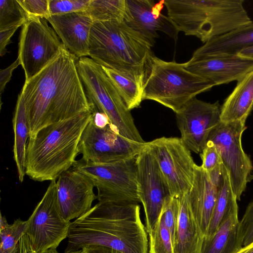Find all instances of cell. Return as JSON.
I'll list each match as a JSON object with an SVG mask.
<instances>
[{
    "label": "cell",
    "mask_w": 253,
    "mask_h": 253,
    "mask_svg": "<svg viewBox=\"0 0 253 253\" xmlns=\"http://www.w3.org/2000/svg\"><path fill=\"white\" fill-rule=\"evenodd\" d=\"M78 59L65 47L25 82L20 95L25 105L29 137L47 126L90 110L78 70Z\"/></svg>",
    "instance_id": "obj_1"
},
{
    "label": "cell",
    "mask_w": 253,
    "mask_h": 253,
    "mask_svg": "<svg viewBox=\"0 0 253 253\" xmlns=\"http://www.w3.org/2000/svg\"><path fill=\"white\" fill-rule=\"evenodd\" d=\"M147 234L138 204L98 202L71 222L64 253L89 245L122 253H148Z\"/></svg>",
    "instance_id": "obj_2"
},
{
    "label": "cell",
    "mask_w": 253,
    "mask_h": 253,
    "mask_svg": "<svg viewBox=\"0 0 253 253\" xmlns=\"http://www.w3.org/2000/svg\"><path fill=\"white\" fill-rule=\"evenodd\" d=\"M92 117L90 110L47 126L30 137L26 174L36 181H51L69 170L76 161L82 134Z\"/></svg>",
    "instance_id": "obj_3"
},
{
    "label": "cell",
    "mask_w": 253,
    "mask_h": 253,
    "mask_svg": "<svg viewBox=\"0 0 253 253\" xmlns=\"http://www.w3.org/2000/svg\"><path fill=\"white\" fill-rule=\"evenodd\" d=\"M153 45L124 21H94L90 32L89 56L101 66L143 85L154 55Z\"/></svg>",
    "instance_id": "obj_4"
},
{
    "label": "cell",
    "mask_w": 253,
    "mask_h": 253,
    "mask_svg": "<svg viewBox=\"0 0 253 253\" xmlns=\"http://www.w3.org/2000/svg\"><path fill=\"white\" fill-rule=\"evenodd\" d=\"M244 0H165L168 16L178 32L206 42L253 23Z\"/></svg>",
    "instance_id": "obj_5"
},
{
    "label": "cell",
    "mask_w": 253,
    "mask_h": 253,
    "mask_svg": "<svg viewBox=\"0 0 253 253\" xmlns=\"http://www.w3.org/2000/svg\"><path fill=\"white\" fill-rule=\"evenodd\" d=\"M214 86L187 70L184 63L164 61L154 55L143 86V100L156 101L176 113L197 95Z\"/></svg>",
    "instance_id": "obj_6"
},
{
    "label": "cell",
    "mask_w": 253,
    "mask_h": 253,
    "mask_svg": "<svg viewBox=\"0 0 253 253\" xmlns=\"http://www.w3.org/2000/svg\"><path fill=\"white\" fill-rule=\"evenodd\" d=\"M77 68L92 112L105 114L114 129L128 139L145 143L121 96L102 67L91 58L78 59Z\"/></svg>",
    "instance_id": "obj_7"
},
{
    "label": "cell",
    "mask_w": 253,
    "mask_h": 253,
    "mask_svg": "<svg viewBox=\"0 0 253 253\" xmlns=\"http://www.w3.org/2000/svg\"><path fill=\"white\" fill-rule=\"evenodd\" d=\"M136 157L109 163L81 159L72 167L92 179L99 202L138 204Z\"/></svg>",
    "instance_id": "obj_8"
},
{
    "label": "cell",
    "mask_w": 253,
    "mask_h": 253,
    "mask_svg": "<svg viewBox=\"0 0 253 253\" xmlns=\"http://www.w3.org/2000/svg\"><path fill=\"white\" fill-rule=\"evenodd\" d=\"M169 195L179 198L189 191L195 166L191 151L180 138L162 137L147 142Z\"/></svg>",
    "instance_id": "obj_9"
},
{
    "label": "cell",
    "mask_w": 253,
    "mask_h": 253,
    "mask_svg": "<svg viewBox=\"0 0 253 253\" xmlns=\"http://www.w3.org/2000/svg\"><path fill=\"white\" fill-rule=\"evenodd\" d=\"M45 18H29L23 25L18 56L25 82L39 74L65 47Z\"/></svg>",
    "instance_id": "obj_10"
},
{
    "label": "cell",
    "mask_w": 253,
    "mask_h": 253,
    "mask_svg": "<svg viewBox=\"0 0 253 253\" xmlns=\"http://www.w3.org/2000/svg\"><path fill=\"white\" fill-rule=\"evenodd\" d=\"M245 124L221 122L211 131L208 140L213 143L218 151L238 201L253 178V164L242 143V134L247 128Z\"/></svg>",
    "instance_id": "obj_11"
},
{
    "label": "cell",
    "mask_w": 253,
    "mask_h": 253,
    "mask_svg": "<svg viewBox=\"0 0 253 253\" xmlns=\"http://www.w3.org/2000/svg\"><path fill=\"white\" fill-rule=\"evenodd\" d=\"M27 221L26 234L35 253L56 249L68 238L71 221L65 220L59 212L56 180L50 181Z\"/></svg>",
    "instance_id": "obj_12"
},
{
    "label": "cell",
    "mask_w": 253,
    "mask_h": 253,
    "mask_svg": "<svg viewBox=\"0 0 253 253\" xmlns=\"http://www.w3.org/2000/svg\"><path fill=\"white\" fill-rule=\"evenodd\" d=\"M147 146L123 137L111 125L97 126L92 117L84 128L79 144L82 160L109 163L136 157Z\"/></svg>",
    "instance_id": "obj_13"
},
{
    "label": "cell",
    "mask_w": 253,
    "mask_h": 253,
    "mask_svg": "<svg viewBox=\"0 0 253 253\" xmlns=\"http://www.w3.org/2000/svg\"><path fill=\"white\" fill-rule=\"evenodd\" d=\"M175 114L182 141L190 151L200 154L211 131L221 122L218 101L211 103L195 97Z\"/></svg>",
    "instance_id": "obj_14"
},
{
    "label": "cell",
    "mask_w": 253,
    "mask_h": 253,
    "mask_svg": "<svg viewBox=\"0 0 253 253\" xmlns=\"http://www.w3.org/2000/svg\"><path fill=\"white\" fill-rule=\"evenodd\" d=\"M138 194L145 215L148 234L155 226L169 192L157 163L147 146L137 156Z\"/></svg>",
    "instance_id": "obj_15"
},
{
    "label": "cell",
    "mask_w": 253,
    "mask_h": 253,
    "mask_svg": "<svg viewBox=\"0 0 253 253\" xmlns=\"http://www.w3.org/2000/svg\"><path fill=\"white\" fill-rule=\"evenodd\" d=\"M92 179L78 170L72 169L60 175L56 181L57 201L65 220L76 219L90 210L97 199Z\"/></svg>",
    "instance_id": "obj_16"
},
{
    "label": "cell",
    "mask_w": 253,
    "mask_h": 253,
    "mask_svg": "<svg viewBox=\"0 0 253 253\" xmlns=\"http://www.w3.org/2000/svg\"><path fill=\"white\" fill-rule=\"evenodd\" d=\"M185 68L217 85L239 81L253 71V58L240 54L191 57Z\"/></svg>",
    "instance_id": "obj_17"
},
{
    "label": "cell",
    "mask_w": 253,
    "mask_h": 253,
    "mask_svg": "<svg viewBox=\"0 0 253 253\" xmlns=\"http://www.w3.org/2000/svg\"><path fill=\"white\" fill-rule=\"evenodd\" d=\"M165 0H126L123 21L154 44L158 31L175 39L178 31L168 16L161 13Z\"/></svg>",
    "instance_id": "obj_18"
},
{
    "label": "cell",
    "mask_w": 253,
    "mask_h": 253,
    "mask_svg": "<svg viewBox=\"0 0 253 253\" xmlns=\"http://www.w3.org/2000/svg\"><path fill=\"white\" fill-rule=\"evenodd\" d=\"M46 20L70 52L78 58L89 56L93 21L85 11L51 15Z\"/></svg>",
    "instance_id": "obj_19"
},
{
    "label": "cell",
    "mask_w": 253,
    "mask_h": 253,
    "mask_svg": "<svg viewBox=\"0 0 253 253\" xmlns=\"http://www.w3.org/2000/svg\"><path fill=\"white\" fill-rule=\"evenodd\" d=\"M218 193V190L211 181L208 172L196 164L187 199L190 209L204 236L209 226Z\"/></svg>",
    "instance_id": "obj_20"
},
{
    "label": "cell",
    "mask_w": 253,
    "mask_h": 253,
    "mask_svg": "<svg viewBox=\"0 0 253 253\" xmlns=\"http://www.w3.org/2000/svg\"><path fill=\"white\" fill-rule=\"evenodd\" d=\"M238 206L235 204L224 217L212 237L204 239L200 253H236L242 247Z\"/></svg>",
    "instance_id": "obj_21"
},
{
    "label": "cell",
    "mask_w": 253,
    "mask_h": 253,
    "mask_svg": "<svg viewBox=\"0 0 253 253\" xmlns=\"http://www.w3.org/2000/svg\"><path fill=\"white\" fill-rule=\"evenodd\" d=\"M174 253H200L205 236L188 205L187 194L179 198Z\"/></svg>",
    "instance_id": "obj_22"
},
{
    "label": "cell",
    "mask_w": 253,
    "mask_h": 253,
    "mask_svg": "<svg viewBox=\"0 0 253 253\" xmlns=\"http://www.w3.org/2000/svg\"><path fill=\"white\" fill-rule=\"evenodd\" d=\"M253 46V23L213 38L197 49L192 57L238 54Z\"/></svg>",
    "instance_id": "obj_23"
},
{
    "label": "cell",
    "mask_w": 253,
    "mask_h": 253,
    "mask_svg": "<svg viewBox=\"0 0 253 253\" xmlns=\"http://www.w3.org/2000/svg\"><path fill=\"white\" fill-rule=\"evenodd\" d=\"M253 109V71L238 81L232 92L225 99L221 106V121L246 123Z\"/></svg>",
    "instance_id": "obj_24"
},
{
    "label": "cell",
    "mask_w": 253,
    "mask_h": 253,
    "mask_svg": "<svg viewBox=\"0 0 253 253\" xmlns=\"http://www.w3.org/2000/svg\"><path fill=\"white\" fill-rule=\"evenodd\" d=\"M12 122L14 134V159L19 180L22 182L26 174V143L29 138V128L25 103L20 94L17 98Z\"/></svg>",
    "instance_id": "obj_25"
},
{
    "label": "cell",
    "mask_w": 253,
    "mask_h": 253,
    "mask_svg": "<svg viewBox=\"0 0 253 253\" xmlns=\"http://www.w3.org/2000/svg\"><path fill=\"white\" fill-rule=\"evenodd\" d=\"M111 80L127 108L138 107L143 101V85L115 70L102 66Z\"/></svg>",
    "instance_id": "obj_26"
},
{
    "label": "cell",
    "mask_w": 253,
    "mask_h": 253,
    "mask_svg": "<svg viewBox=\"0 0 253 253\" xmlns=\"http://www.w3.org/2000/svg\"><path fill=\"white\" fill-rule=\"evenodd\" d=\"M237 197L232 190L228 174L226 169L223 183L218 190L215 207L204 239H209L212 237L224 217L232 207L237 203Z\"/></svg>",
    "instance_id": "obj_27"
},
{
    "label": "cell",
    "mask_w": 253,
    "mask_h": 253,
    "mask_svg": "<svg viewBox=\"0 0 253 253\" xmlns=\"http://www.w3.org/2000/svg\"><path fill=\"white\" fill-rule=\"evenodd\" d=\"M126 0H90L85 10L93 22L123 21Z\"/></svg>",
    "instance_id": "obj_28"
},
{
    "label": "cell",
    "mask_w": 253,
    "mask_h": 253,
    "mask_svg": "<svg viewBox=\"0 0 253 253\" xmlns=\"http://www.w3.org/2000/svg\"><path fill=\"white\" fill-rule=\"evenodd\" d=\"M0 219V253H16L19 241L26 234L28 221L18 218L9 224L1 213Z\"/></svg>",
    "instance_id": "obj_29"
},
{
    "label": "cell",
    "mask_w": 253,
    "mask_h": 253,
    "mask_svg": "<svg viewBox=\"0 0 253 253\" xmlns=\"http://www.w3.org/2000/svg\"><path fill=\"white\" fill-rule=\"evenodd\" d=\"M28 19L27 14L17 0H0V31L18 29Z\"/></svg>",
    "instance_id": "obj_30"
},
{
    "label": "cell",
    "mask_w": 253,
    "mask_h": 253,
    "mask_svg": "<svg viewBox=\"0 0 253 253\" xmlns=\"http://www.w3.org/2000/svg\"><path fill=\"white\" fill-rule=\"evenodd\" d=\"M148 235L149 253H174L171 236L161 213L155 226Z\"/></svg>",
    "instance_id": "obj_31"
},
{
    "label": "cell",
    "mask_w": 253,
    "mask_h": 253,
    "mask_svg": "<svg viewBox=\"0 0 253 253\" xmlns=\"http://www.w3.org/2000/svg\"><path fill=\"white\" fill-rule=\"evenodd\" d=\"M179 198L168 196L164 201L161 213L166 225L169 229L174 245L179 213Z\"/></svg>",
    "instance_id": "obj_32"
},
{
    "label": "cell",
    "mask_w": 253,
    "mask_h": 253,
    "mask_svg": "<svg viewBox=\"0 0 253 253\" xmlns=\"http://www.w3.org/2000/svg\"><path fill=\"white\" fill-rule=\"evenodd\" d=\"M90 0H49L51 15L84 11L87 8Z\"/></svg>",
    "instance_id": "obj_33"
},
{
    "label": "cell",
    "mask_w": 253,
    "mask_h": 253,
    "mask_svg": "<svg viewBox=\"0 0 253 253\" xmlns=\"http://www.w3.org/2000/svg\"><path fill=\"white\" fill-rule=\"evenodd\" d=\"M26 12L28 18L38 17L47 19L51 16L49 0H17Z\"/></svg>",
    "instance_id": "obj_34"
},
{
    "label": "cell",
    "mask_w": 253,
    "mask_h": 253,
    "mask_svg": "<svg viewBox=\"0 0 253 253\" xmlns=\"http://www.w3.org/2000/svg\"><path fill=\"white\" fill-rule=\"evenodd\" d=\"M239 232L243 247L253 244V200L248 204L239 221Z\"/></svg>",
    "instance_id": "obj_35"
},
{
    "label": "cell",
    "mask_w": 253,
    "mask_h": 253,
    "mask_svg": "<svg viewBox=\"0 0 253 253\" xmlns=\"http://www.w3.org/2000/svg\"><path fill=\"white\" fill-rule=\"evenodd\" d=\"M200 154L202 161L201 166L207 171L222 163L215 146L211 141H208Z\"/></svg>",
    "instance_id": "obj_36"
},
{
    "label": "cell",
    "mask_w": 253,
    "mask_h": 253,
    "mask_svg": "<svg viewBox=\"0 0 253 253\" xmlns=\"http://www.w3.org/2000/svg\"><path fill=\"white\" fill-rule=\"evenodd\" d=\"M20 62L19 58L12 63L10 66L6 68L1 70L0 72V94L4 89L6 84L10 80L13 71L16 69Z\"/></svg>",
    "instance_id": "obj_37"
},
{
    "label": "cell",
    "mask_w": 253,
    "mask_h": 253,
    "mask_svg": "<svg viewBox=\"0 0 253 253\" xmlns=\"http://www.w3.org/2000/svg\"><path fill=\"white\" fill-rule=\"evenodd\" d=\"M17 28H12L0 31V54L1 56L6 52V46L11 42L10 39Z\"/></svg>",
    "instance_id": "obj_38"
},
{
    "label": "cell",
    "mask_w": 253,
    "mask_h": 253,
    "mask_svg": "<svg viewBox=\"0 0 253 253\" xmlns=\"http://www.w3.org/2000/svg\"><path fill=\"white\" fill-rule=\"evenodd\" d=\"M83 253H122L113 249L98 245H89L81 249Z\"/></svg>",
    "instance_id": "obj_39"
},
{
    "label": "cell",
    "mask_w": 253,
    "mask_h": 253,
    "mask_svg": "<svg viewBox=\"0 0 253 253\" xmlns=\"http://www.w3.org/2000/svg\"><path fill=\"white\" fill-rule=\"evenodd\" d=\"M16 253H35L28 236L25 234L20 240Z\"/></svg>",
    "instance_id": "obj_40"
},
{
    "label": "cell",
    "mask_w": 253,
    "mask_h": 253,
    "mask_svg": "<svg viewBox=\"0 0 253 253\" xmlns=\"http://www.w3.org/2000/svg\"><path fill=\"white\" fill-rule=\"evenodd\" d=\"M238 54L253 58V46L242 50Z\"/></svg>",
    "instance_id": "obj_41"
},
{
    "label": "cell",
    "mask_w": 253,
    "mask_h": 253,
    "mask_svg": "<svg viewBox=\"0 0 253 253\" xmlns=\"http://www.w3.org/2000/svg\"><path fill=\"white\" fill-rule=\"evenodd\" d=\"M236 253H253V244L246 247H243Z\"/></svg>",
    "instance_id": "obj_42"
},
{
    "label": "cell",
    "mask_w": 253,
    "mask_h": 253,
    "mask_svg": "<svg viewBox=\"0 0 253 253\" xmlns=\"http://www.w3.org/2000/svg\"><path fill=\"white\" fill-rule=\"evenodd\" d=\"M42 253H59L56 249L49 250Z\"/></svg>",
    "instance_id": "obj_43"
},
{
    "label": "cell",
    "mask_w": 253,
    "mask_h": 253,
    "mask_svg": "<svg viewBox=\"0 0 253 253\" xmlns=\"http://www.w3.org/2000/svg\"><path fill=\"white\" fill-rule=\"evenodd\" d=\"M83 253V251L82 250H78L77 251L72 252H70V253Z\"/></svg>",
    "instance_id": "obj_44"
}]
</instances>
